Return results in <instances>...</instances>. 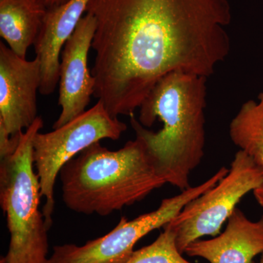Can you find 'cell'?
Instances as JSON below:
<instances>
[{"label": "cell", "instance_id": "1", "mask_svg": "<svg viewBox=\"0 0 263 263\" xmlns=\"http://www.w3.org/2000/svg\"><path fill=\"white\" fill-rule=\"evenodd\" d=\"M95 98L131 116L174 72L209 78L230 51L228 0H90Z\"/></svg>", "mask_w": 263, "mask_h": 263}, {"label": "cell", "instance_id": "2", "mask_svg": "<svg viewBox=\"0 0 263 263\" xmlns=\"http://www.w3.org/2000/svg\"><path fill=\"white\" fill-rule=\"evenodd\" d=\"M206 81L174 72L161 79L130 117L137 138L144 142L167 183L181 191L205 155Z\"/></svg>", "mask_w": 263, "mask_h": 263}, {"label": "cell", "instance_id": "3", "mask_svg": "<svg viewBox=\"0 0 263 263\" xmlns=\"http://www.w3.org/2000/svg\"><path fill=\"white\" fill-rule=\"evenodd\" d=\"M59 176L66 206L86 215H110L167 183L137 137L117 151L94 143L69 161Z\"/></svg>", "mask_w": 263, "mask_h": 263}, {"label": "cell", "instance_id": "4", "mask_svg": "<svg viewBox=\"0 0 263 263\" xmlns=\"http://www.w3.org/2000/svg\"><path fill=\"white\" fill-rule=\"evenodd\" d=\"M42 118L21 134L16 149L0 159V204L10 233L8 253L1 263H48L47 226L40 211L41 192L34 171L33 141Z\"/></svg>", "mask_w": 263, "mask_h": 263}, {"label": "cell", "instance_id": "5", "mask_svg": "<svg viewBox=\"0 0 263 263\" xmlns=\"http://www.w3.org/2000/svg\"><path fill=\"white\" fill-rule=\"evenodd\" d=\"M127 127L111 117L100 101L92 108L47 133H38L33 141V160L37 171L43 214L48 229L51 228L54 210V186L57 176L69 161L88 147L103 139L117 141Z\"/></svg>", "mask_w": 263, "mask_h": 263}, {"label": "cell", "instance_id": "6", "mask_svg": "<svg viewBox=\"0 0 263 263\" xmlns=\"http://www.w3.org/2000/svg\"><path fill=\"white\" fill-rule=\"evenodd\" d=\"M263 183V168L243 151H238L226 176L215 186L186 204L167 223L176 233L181 254L202 237L220 234L224 222L242 198Z\"/></svg>", "mask_w": 263, "mask_h": 263}, {"label": "cell", "instance_id": "7", "mask_svg": "<svg viewBox=\"0 0 263 263\" xmlns=\"http://www.w3.org/2000/svg\"><path fill=\"white\" fill-rule=\"evenodd\" d=\"M221 170L195 186L179 195L165 198L158 209L129 221L122 216L119 224L108 234L84 245L54 246L48 263H125L134 252V247L153 230L163 228L194 199L210 190L223 177Z\"/></svg>", "mask_w": 263, "mask_h": 263}, {"label": "cell", "instance_id": "8", "mask_svg": "<svg viewBox=\"0 0 263 263\" xmlns=\"http://www.w3.org/2000/svg\"><path fill=\"white\" fill-rule=\"evenodd\" d=\"M41 84V62L18 56L0 42V126L12 138L28 129L38 117L37 94Z\"/></svg>", "mask_w": 263, "mask_h": 263}, {"label": "cell", "instance_id": "9", "mask_svg": "<svg viewBox=\"0 0 263 263\" xmlns=\"http://www.w3.org/2000/svg\"><path fill=\"white\" fill-rule=\"evenodd\" d=\"M96 23L86 13L66 41L60 54V91L58 104L62 110L53 129L62 127L86 111L95 94V79L88 67Z\"/></svg>", "mask_w": 263, "mask_h": 263}, {"label": "cell", "instance_id": "10", "mask_svg": "<svg viewBox=\"0 0 263 263\" xmlns=\"http://www.w3.org/2000/svg\"><path fill=\"white\" fill-rule=\"evenodd\" d=\"M227 222L224 232L212 239L195 240L184 254L209 263H254L263 254V216L252 221L236 208Z\"/></svg>", "mask_w": 263, "mask_h": 263}, {"label": "cell", "instance_id": "11", "mask_svg": "<svg viewBox=\"0 0 263 263\" xmlns=\"http://www.w3.org/2000/svg\"><path fill=\"white\" fill-rule=\"evenodd\" d=\"M90 0H68L48 9L35 43L36 58L41 62L40 93L51 95L60 81V54L64 45L85 15Z\"/></svg>", "mask_w": 263, "mask_h": 263}, {"label": "cell", "instance_id": "12", "mask_svg": "<svg viewBox=\"0 0 263 263\" xmlns=\"http://www.w3.org/2000/svg\"><path fill=\"white\" fill-rule=\"evenodd\" d=\"M48 10L44 0H0V36L18 56L27 59Z\"/></svg>", "mask_w": 263, "mask_h": 263}, {"label": "cell", "instance_id": "13", "mask_svg": "<svg viewBox=\"0 0 263 263\" xmlns=\"http://www.w3.org/2000/svg\"><path fill=\"white\" fill-rule=\"evenodd\" d=\"M232 142L263 168V90L241 105L230 124Z\"/></svg>", "mask_w": 263, "mask_h": 263}, {"label": "cell", "instance_id": "14", "mask_svg": "<svg viewBox=\"0 0 263 263\" xmlns=\"http://www.w3.org/2000/svg\"><path fill=\"white\" fill-rule=\"evenodd\" d=\"M125 263H193L183 257L176 245V233L169 224L151 245L134 251Z\"/></svg>", "mask_w": 263, "mask_h": 263}, {"label": "cell", "instance_id": "15", "mask_svg": "<svg viewBox=\"0 0 263 263\" xmlns=\"http://www.w3.org/2000/svg\"><path fill=\"white\" fill-rule=\"evenodd\" d=\"M254 196L257 202L263 208V183L253 191Z\"/></svg>", "mask_w": 263, "mask_h": 263}, {"label": "cell", "instance_id": "16", "mask_svg": "<svg viewBox=\"0 0 263 263\" xmlns=\"http://www.w3.org/2000/svg\"><path fill=\"white\" fill-rule=\"evenodd\" d=\"M67 1L68 0H44L45 3H46L48 9L65 4Z\"/></svg>", "mask_w": 263, "mask_h": 263}, {"label": "cell", "instance_id": "17", "mask_svg": "<svg viewBox=\"0 0 263 263\" xmlns=\"http://www.w3.org/2000/svg\"><path fill=\"white\" fill-rule=\"evenodd\" d=\"M258 263H263V254L262 255V257H261L260 260H259Z\"/></svg>", "mask_w": 263, "mask_h": 263}]
</instances>
